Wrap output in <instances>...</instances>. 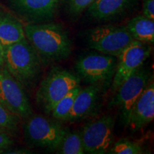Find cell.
I'll return each instance as SVG.
<instances>
[{
    "label": "cell",
    "mask_w": 154,
    "mask_h": 154,
    "mask_svg": "<svg viewBox=\"0 0 154 154\" xmlns=\"http://www.w3.org/2000/svg\"><path fill=\"white\" fill-rule=\"evenodd\" d=\"M25 37L43 61L57 62L71 55L72 42L58 23H31L24 27Z\"/></svg>",
    "instance_id": "cell-1"
},
{
    "label": "cell",
    "mask_w": 154,
    "mask_h": 154,
    "mask_svg": "<svg viewBox=\"0 0 154 154\" xmlns=\"http://www.w3.org/2000/svg\"><path fill=\"white\" fill-rule=\"evenodd\" d=\"M5 66L25 88L35 85L43 61L26 38L5 47Z\"/></svg>",
    "instance_id": "cell-2"
},
{
    "label": "cell",
    "mask_w": 154,
    "mask_h": 154,
    "mask_svg": "<svg viewBox=\"0 0 154 154\" xmlns=\"http://www.w3.org/2000/svg\"><path fill=\"white\" fill-rule=\"evenodd\" d=\"M81 79L66 69L54 67L38 86L36 103L46 113H50L54 105L71 90L80 85Z\"/></svg>",
    "instance_id": "cell-3"
},
{
    "label": "cell",
    "mask_w": 154,
    "mask_h": 154,
    "mask_svg": "<svg viewBox=\"0 0 154 154\" xmlns=\"http://www.w3.org/2000/svg\"><path fill=\"white\" fill-rule=\"evenodd\" d=\"M68 129L57 120L42 115H31L24 120L23 134L29 146L56 151Z\"/></svg>",
    "instance_id": "cell-4"
},
{
    "label": "cell",
    "mask_w": 154,
    "mask_h": 154,
    "mask_svg": "<svg viewBox=\"0 0 154 154\" xmlns=\"http://www.w3.org/2000/svg\"><path fill=\"white\" fill-rule=\"evenodd\" d=\"M117 57L101 53H88L77 59L75 69L79 78L102 88L110 85L114 76Z\"/></svg>",
    "instance_id": "cell-5"
},
{
    "label": "cell",
    "mask_w": 154,
    "mask_h": 154,
    "mask_svg": "<svg viewBox=\"0 0 154 154\" xmlns=\"http://www.w3.org/2000/svg\"><path fill=\"white\" fill-rule=\"evenodd\" d=\"M126 26L103 25L89 30L87 42L99 53L118 57L121 51L134 41Z\"/></svg>",
    "instance_id": "cell-6"
},
{
    "label": "cell",
    "mask_w": 154,
    "mask_h": 154,
    "mask_svg": "<svg viewBox=\"0 0 154 154\" xmlns=\"http://www.w3.org/2000/svg\"><path fill=\"white\" fill-rule=\"evenodd\" d=\"M152 79L149 70L141 66L114 91L109 106L118 108L124 124H127L132 107Z\"/></svg>",
    "instance_id": "cell-7"
},
{
    "label": "cell",
    "mask_w": 154,
    "mask_h": 154,
    "mask_svg": "<svg viewBox=\"0 0 154 154\" xmlns=\"http://www.w3.org/2000/svg\"><path fill=\"white\" fill-rule=\"evenodd\" d=\"M0 103L22 120L33 114L25 88L11 76L5 65L0 66Z\"/></svg>",
    "instance_id": "cell-8"
},
{
    "label": "cell",
    "mask_w": 154,
    "mask_h": 154,
    "mask_svg": "<svg viewBox=\"0 0 154 154\" xmlns=\"http://www.w3.org/2000/svg\"><path fill=\"white\" fill-rule=\"evenodd\" d=\"M115 119L111 115H103L86 124L81 132L85 153H108L114 140Z\"/></svg>",
    "instance_id": "cell-9"
},
{
    "label": "cell",
    "mask_w": 154,
    "mask_h": 154,
    "mask_svg": "<svg viewBox=\"0 0 154 154\" xmlns=\"http://www.w3.org/2000/svg\"><path fill=\"white\" fill-rule=\"evenodd\" d=\"M151 47L149 43L134 40L118 56L111 89L114 92L131 75L138 70L149 57Z\"/></svg>",
    "instance_id": "cell-10"
},
{
    "label": "cell",
    "mask_w": 154,
    "mask_h": 154,
    "mask_svg": "<svg viewBox=\"0 0 154 154\" xmlns=\"http://www.w3.org/2000/svg\"><path fill=\"white\" fill-rule=\"evenodd\" d=\"M61 0H10L15 12L32 23L45 22L57 14Z\"/></svg>",
    "instance_id": "cell-11"
},
{
    "label": "cell",
    "mask_w": 154,
    "mask_h": 154,
    "mask_svg": "<svg viewBox=\"0 0 154 154\" xmlns=\"http://www.w3.org/2000/svg\"><path fill=\"white\" fill-rule=\"evenodd\" d=\"M153 119L154 83L152 79L132 107L126 125L133 131H137Z\"/></svg>",
    "instance_id": "cell-12"
},
{
    "label": "cell",
    "mask_w": 154,
    "mask_h": 154,
    "mask_svg": "<svg viewBox=\"0 0 154 154\" xmlns=\"http://www.w3.org/2000/svg\"><path fill=\"white\" fill-rule=\"evenodd\" d=\"M102 89L100 86L92 84L81 88L64 121H80L94 113L99 106Z\"/></svg>",
    "instance_id": "cell-13"
},
{
    "label": "cell",
    "mask_w": 154,
    "mask_h": 154,
    "mask_svg": "<svg viewBox=\"0 0 154 154\" xmlns=\"http://www.w3.org/2000/svg\"><path fill=\"white\" fill-rule=\"evenodd\" d=\"M136 0H94L87 8L90 17L99 21L107 22L122 16L134 7Z\"/></svg>",
    "instance_id": "cell-14"
},
{
    "label": "cell",
    "mask_w": 154,
    "mask_h": 154,
    "mask_svg": "<svg viewBox=\"0 0 154 154\" xmlns=\"http://www.w3.org/2000/svg\"><path fill=\"white\" fill-rule=\"evenodd\" d=\"M24 38L22 23L10 14L0 13V43L3 47H8Z\"/></svg>",
    "instance_id": "cell-15"
},
{
    "label": "cell",
    "mask_w": 154,
    "mask_h": 154,
    "mask_svg": "<svg viewBox=\"0 0 154 154\" xmlns=\"http://www.w3.org/2000/svg\"><path fill=\"white\" fill-rule=\"evenodd\" d=\"M126 26L134 40L149 44L154 42V20L138 15L129 20Z\"/></svg>",
    "instance_id": "cell-16"
},
{
    "label": "cell",
    "mask_w": 154,
    "mask_h": 154,
    "mask_svg": "<svg viewBox=\"0 0 154 154\" xmlns=\"http://www.w3.org/2000/svg\"><path fill=\"white\" fill-rule=\"evenodd\" d=\"M57 153L61 154H84L85 153L80 131H69L63 136L57 149Z\"/></svg>",
    "instance_id": "cell-17"
},
{
    "label": "cell",
    "mask_w": 154,
    "mask_h": 154,
    "mask_svg": "<svg viewBox=\"0 0 154 154\" xmlns=\"http://www.w3.org/2000/svg\"><path fill=\"white\" fill-rule=\"evenodd\" d=\"M81 88L82 87L80 85L76 86L56 103L50 112V114L52 116L54 119L57 121H64L66 116L72 109L75 98Z\"/></svg>",
    "instance_id": "cell-18"
},
{
    "label": "cell",
    "mask_w": 154,
    "mask_h": 154,
    "mask_svg": "<svg viewBox=\"0 0 154 154\" xmlns=\"http://www.w3.org/2000/svg\"><path fill=\"white\" fill-rule=\"evenodd\" d=\"M20 119L11 113L0 103V131L14 136L19 131Z\"/></svg>",
    "instance_id": "cell-19"
},
{
    "label": "cell",
    "mask_w": 154,
    "mask_h": 154,
    "mask_svg": "<svg viewBox=\"0 0 154 154\" xmlns=\"http://www.w3.org/2000/svg\"><path fill=\"white\" fill-rule=\"evenodd\" d=\"M108 153L111 154H141L145 152L143 146L138 142L127 138H121L115 143H113Z\"/></svg>",
    "instance_id": "cell-20"
},
{
    "label": "cell",
    "mask_w": 154,
    "mask_h": 154,
    "mask_svg": "<svg viewBox=\"0 0 154 154\" xmlns=\"http://www.w3.org/2000/svg\"><path fill=\"white\" fill-rule=\"evenodd\" d=\"M94 0H66V7L69 14L76 17L91 5Z\"/></svg>",
    "instance_id": "cell-21"
},
{
    "label": "cell",
    "mask_w": 154,
    "mask_h": 154,
    "mask_svg": "<svg viewBox=\"0 0 154 154\" xmlns=\"http://www.w3.org/2000/svg\"><path fill=\"white\" fill-rule=\"evenodd\" d=\"M13 141L11 136L7 133L0 131V153H4L12 145Z\"/></svg>",
    "instance_id": "cell-22"
},
{
    "label": "cell",
    "mask_w": 154,
    "mask_h": 154,
    "mask_svg": "<svg viewBox=\"0 0 154 154\" xmlns=\"http://www.w3.org/2000/svg\"><path fill=\"white\" fill-rule=\"evenodd\" d=\"M143 15L154 20V0H143Z\"/></svg>",
    "instance_id": "cell-23"
},
{
    "label": "cell",
    "mask_w": 154,
    "mask_h": 154,
    "mask_svg": "<svg viewBox=\"0 0 154 154\" xmlns=\"http://www.w3.org/2000/svg\"><path fill=\"white\" fill-rule=\"evenodd\" d=\"M5 49L2 44L0 43V66H2L5 65Z\"/></svg>",
    "instance_id": "cell-24"
}]
</instances>
